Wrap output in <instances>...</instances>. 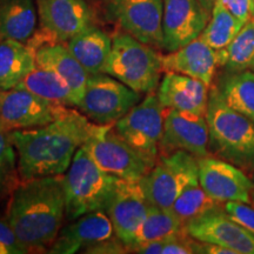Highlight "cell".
Returning <instances> with one entry per match:
<instances>
[{
    "label": "cell",
    "instance_id": "obj_35",
    "mask_svg": "<svg viewBox=\"0 0 254 254\" xmlns=\"http://www.w3.org/2000/svg\"><path fill=\"white\" fill-rule=\"evenodd\" d=\"M222 2L243 24L252 17L253 0H222Z\"/></svg>",
    "mask_w": 254,
    "mask_h": 254
},
{
    "label": "cell",
    "instance_id": "obj_3",
    "mask_svg": "<svg viewBox=\"0 0 254 254\" xmlns=\"http://www.w3.org/2000/svg\"><path fill=\"white\" fill-rule=\"evenodd\" d=\"M205 118L211 151L238 167L254 170V123L231 109L218 86L209 87Z\"/></svg>",
    "mask_w": 254,
    "mask_h": 254
},
{
    "label": "cell",
    "instance_id": "obj_38",
    "mask_svg": "<svg viewBox=\"0 0 254 254\" xmlns=\"http://www.w3.org/2000/svg\"><path fill=\"white\" fill-rule=\"evenodd\" d=\"M252 17L254 18V0H253V9H252Z\"/></svg>",
    "mask_w": 254,
    "mask_h": 254
},
{
    "label": "cell",
    "instance_id": "obj_34",
    "mask_svg": "<svg viewBox=\"0 0 254 254\" xmlns=\"http://www.w3.org/2000/svg\"><path fill=\"white\" fill-rule=\"evenodd\" d=\"M82 252L91 254H123L129 252V249L116 236L111 238V239L101 241V243L87 247Z\"/></svg>",
    "mask_w": 254,
    "mask_h": 254
},
{
    "label": "cell",
    "instance_id": "obj_16",
    "mask_svg": "<svg viewBox=\"0 0 254 254\" xmlns=\"http://www.w3.org/2000/svg\"><path fill=\"white\" fill-rule=\"evenodd\" d=\"M37 6L41 28L57 43L93 25V11L85 0H37Z\"/></svg>",
    "mask_w": 254,
    "mask_h": 254
},
{
    "label": "cell",
    "instance_id": "obj_18",
    "mask_svg": "<svg viewBox=\"0 0 254 254\" xmlns=\"http://www.w3.org/2000/svg\"><path fill=\"white\" fill-rule=\"evenodd\" d=\"M116 237L112 221L105 211L86 213L62 228L47 253L73 254Z\"/></svg>",
    "mask_w": 254,
    "mask_h": 254
},
{
    "label": "cell",
    "instance_id": "obj_8",
    "mask_svg": "<svg viewBox=\"0 0 254 254\" xmlns=\"http://www.w3.org/2000/svg\"><path fill=\"white\" fill-rule=\"evenodd\" d=\"M141 94L106 73L92 74L79 110L92 123L113 125L140 101Z\"/></svg>",
    "mask_w": 254,
    "mask_h": 254
},
{
    "label": "cell",
    "instance_id": "obj_9",
    "mask_svg": "<svg viewBox=\"0 0 254 254\" xmlns=\"http://www.w3.org/2000/svg\"><path fill=\"white\" fill-rule=\"evenodd\" d=\"M159 101L157 93L152 92L139 101L126 116L113 124L114 129L136 151L157 163L159 142L163 135L166 112Z\"/></svg>",
    "mask_w": 254,
    "mask_h": 254
},
{
    "label": "cell",
    "instance_id": "obj_7",
    "mask_svg": "<svg viewBox=\"0 0 254 254\" xmlns=\"http://www.w3.org/2000/svg\"><path fill=\"white\" fill-rule=\"evenodd\" d=\"M198 158L185 151L159 155L157 163L140 180L148 204L171 208L182 190L199 179Z\"/></svg>",
    "mask_w": 254,
    "mask_h": 254
},
{
    "label": "cell",
    "instance_id": "obj_5",
    "mask_svg": "<svg viewBox=\"0 0 254 254\" xmlns=\"http://www.w3.org/2000/svg\"><path fill=\"white\" fill-rule=\"evenodd\" d=\"M163 71L161 55L127 32L112 37V49L104 73L118 79L133 91L148 94L158 90Z\"/></svg>",
    "mask_w": 254,
    "mask_h": 254
},
{
    "label": "cell",
    "instance_id": "obj_10",
    "mask_svg": "<svg viewBox=\"0 0 254 254\" xmlns=\"http://www.w3.org/2000/svg\"><path fill=\"white\" fill-rule=\"evenodd\" d=\"M110 13L127 33L164 50L163 0H111Z\"/></svg>",
    "mask_w": 254,
    "mask_h": 254
},
{
    "label": "cell",
    "instance_id": "obj_27",
    "mask_svg": "<svg viewBox=\"0 0 254 254\" xmlns=\"http://www.w3.org/2000/svg\"><path fill=\"white\" fill-rule=\"evenodd\" d=\"M218 88L231 109L254 123V71L227 73Z\"/></svg>",
    "mask_w": 254,
    "mask_h": 254
},
{
    "label": "cell",
    "instance_id": "obj_33",
    "mask_svg": "<svg viewBox=\"0 0 254 254\" xmlns=\"http://www.w3.org/2000/svg\"><path fill=\"white\" fill-rule=\"evenodd\" d=\"M28 251L21 245L8 224L7 219L0 217V254H26Z\"/></svg>",
    "mask_w": 254,
    "mask_h": 254
},
{
    "label": "cell",
    "instance_id": "obj_11",
    "mask_svg": "<svg viewBox=\"0 0 254 254\" xmlns=\"http://www.w3.org/2000/svg\"><path fill=\"white\" fill-rule=\"evenodd\" d=\"M66 106L23 88L0 91V122L8 129L36 128L56 120Z\"/></svg>",
    "mask_w": 254,
    "mask_h": 254
},
{
    "label": "cell",
    "instance_id": "obj_6",
    "mask_svg": "<svg viewBox=\"0 0 254 254\" xmlns=\"http://www.w3.org/2000/svg\"><path fill=\"white\" fill-rule=\"evenodd\" d=\"M105 172L128 182H140L155 163L123 139L113 125L94 124L82 145Z\"/></svg>",
    "mask_w": 254,
    "mask_h": 254
},
{
    "label": "cell",
    "instance_id": "obj_17",
    "mask_svg": "<svg viewBox=\"0 0 254 254\" xmlns=\"http://www.w3.org/2000/svg\"><path fill=\"white\" fill-rule=\"evenodd\" d=\"M186 231L198 241L226 247L236 254H254V236L234 221L224 208L190 221Z\"/></svg>",
    "mask_w": 254,
    "mask_h": 254
},
{
    "label": "cell",
    "instance_id": "obj_20",
    "mask_svg": "<svg viewBox=\"0 0 254 254\" xmlns=\"http://www.w3.org/2000/svg\"><path fill=\"white\" fill-rule=\"evenodd\" d=\"M209 87L205 82L176 72H166L157 95L166 110L206 116Z\"/></svg>",
    "mask_w": 254,
    "mask_h": 254
},
{
    "label": "cell",
    "instance_id": "obj_13",
    "mask_svg": "<svg viewBox=\"0 0 254 254\" xmlns=\"http://www.w3.org/2000/svg\"><path fill=\"white\" fill-rule=\"evenodd\" d=\"M209 133L205 116L167 110L159 155L185 151L196 158L209 155Z\"/></svg>",
    "mask_w": 254,
    "mask_h": 254
},
{
    "label": "cell",
    "instance_id": "obj_23",
    "mask_svg": "<svg viewBox=\"0 0 254 254\" xmlns=\"http://www.w3.org/2000/svg\"><path fill=\"white\" fill-rule=\"evenodd\" d=\"M34 0H0V39L26 44L37 30Z\"/></svg>",
    "mask_w": 254,
    "mask_h": 254
},
{
    "label": "cell",
    "instance_id": "obj_24",
    "mask_svg": "<svg viewBox=\"0 0 254 254\" xmlns=\"http://www.w3.org/2000/svg\"><path fill=\"white\" fill-rule=\"evenodd\" d=\"M36 66V53L26 44L0 39V91L17 87Z\"/></svg>",
    "mask_w": 254,
    "mask_h": 254
},
{
    "label": "cell",
    "instance_id": "obj_25",
    "mask_svg": "<svg viewBox=\"0 0 254 254\" xmlns=\"http://www.w3.org/2000/svg\"><path fill=\"white\" fill-rule=\"evenodd\" d=\"M17 88L30 91L51 103L78 107L77 98L67 82L57 73L39 67V66H36L32 69L26 77L19 82Z\"/></svg>",
    "mask_w": 254,
    "mask_h": 254
},
{
    "label": "cell",
    "instance_id": "obj_14",
    "mask_svg": "<svg viewBox=\"0 0 254 254\" xmlns=\"http://www.w3.org/2000/svg\"><path fill=\"white\" fill-rule=\"evenodd\" d=\"M147 199L139 182L120 179L106 213L112 221L116 236L131 249L135 237L144 224L148 211Z\"/></svg>",
    "mask_w": 254,
    "mask_h": 254
},
{
    "label": "cell",
    "instance_id": "obj_37",
    "mask_svg": "<svg viewBox=\"0 0 254 254\" xmlns=\"http://www.w3.org/2000/svg\"><path fill=\"white\" fill-rule=\"evenodd\" d=\"M251 204L254 206V189L252 190V193H251Z\"/></svg>",
    "mask_w": 254,
    "mask_h": 254
},
{
    "label": "cell",
    "instance_id": "obj_19",
    "mask_svg": "<svg viewBox=\"0 0 254 254\" xmlns=\"http://www.w3.org/2000/svg\"><path fill=\"white\" fill-rule=\"evenodd\" d=\"M164 72H176L189 75L212 86L214 74L220 67L218 51L208 46L198 37L185 46L161 56Z\"/></svg>",
    "mask_w": 254,
    "mask_h": 254
},
{
    "label": "cell",
    "instance_id": "obj_36",
    "mask_svg": "<svg viewBox=\"0 0 254 254\" xmlns=\"http://www.w3.org/2000/svg\"><path fill=\"white\" fill-rule=\"evenodd\" d=\"M215 1H217V0H199L200 5L202 6L204 11L209 15V17H211L212 9H213V7H214Z\"/></svg>",
    "mask_w": 254,
    "mask_h": 254
},
{
    "label": "cell",
    "instance_id": "obj_29",
    "mask_svg": "<svg viewBox=\"0 0 254 254\" xmlns=\"http://www.w3.org/2000/svg\"><path fill=\"white\" fill-rule=\"evenodd\" d=\"M243 25L231 13L222 0H217L208 23L199 37L213 50L221 51L230 45Z\"/></svg>",
    "mask_w": 254,
    "mask_h": 254
},
{
    "label": "cell",
    "instance_id": "obj_28",
    "mask_svg": "<svg viewBox=\"0 0 254 254\" xmlns=\"http://www.w3.org/2000/svg\"><path fill=\"white\" fill-rule=\"evenodd\" d=\"M186 231V225L171 211V208H163L158 206H148L147 215L144 224L136 234L131 252L136 246L151 241L166 239Z\"/></svg>",
    "mask_w": 254,
    "mask_h": 254
},
{
    "label": "cell",
    "instance_id": "obj_26",
    "mask_svg": "<svg viewBox=\"0 0 254 254\" xmlns=\"http://www.w3.org/2000/svg\"><path fill=\"white\" fill-rule=\"evenodd\" d=\"M226 73L254 71V18L251 17L226 49L218 51Z\"/></svg>",
    "mask_w": 254,
    "mask_h": 254
},
{
    "label": "cell",
    "instance_id": "obj_30",
    "mask_svg": "<svg viewBox=\"0 0 254 254\" xmlns=\"http://www.w3.org/2000/svg\"><path fill=\"white\" fill-rule=\"evenodd\" d=\"M221 205L205 192L198 179L190 183L182 190L176 201L173 202L171 211L186 225L202 215L222 209L224 206Z\"/></svg>",
    "mask_w": 254,
    "mask_h": 254
},
{
    "label": "cell",
    "instance_id": "obj_1",
    "mask_svg": "<svg viewBox=\"0 0 254 254\" xmlns=\"http://www.w3.org/2000/svg\"><path fill=\"white\" fill-rule=\"evenodd\" d=\"M93 123L77 110L67 109L53 122L36 128L12 129L21 182L63 176L90 135Z\"/></svg>",
    "mask_w": 254,
    "mask_h": 254
},
{
    "label": "cell",
    "instance_id": "obj_2",
    "mask_svg": "<svg viewBox=\"0 0 254 254\" xmlns=\"http://www.w3.org/2000/svg\"><path fill=\"white\" fill-rule=\"evenodd\" d=\"M63 176L20 182L11 193L6 219L28 253L47 252L65 217Z\"/></svg>",
    "mask_w": 254,
    "mask_h": 254
},
{
    "label": "cell",
    "instance_id": "obj_39",
    "mask_svg": "<svg viewBox=\"0 0 254 254\" xmlns=\"http://www.w3.org/2000/svg\"><path fill=\"white\" fill-rule=\"evenodd\" d=\"M252 180H253V184H254V172H253V179Z\"/></svg>",
    "mask_w": 254,
    "mask_h": 254
},
{
    "label": "cell",
    "instance_id": "obj_21",
    "mask_svg": "<svg viewBox=\"0 0 254 254\" xmlns=\"http://www.w3.org/2000/svg\"><path fill=\"white\" fill-rule=\"evenodd\" d=\"M36 64L39 67L57 73L72 88L77 98L78 106L86 91L90 74L80 63L69 52L67 45L62 43H49L36 51Z\"/></svg>",
    "mask_w": 254,
    "mask_h": 254
},
{
    "label": "cell",
    "instance_id": "obj_15",
    "mask_svg": "<svg viewBox=\"0 0 254 254\" xmlns=\"http://www.w3.org/2000/svg\"><path fill=\"white\" fill-rule=\"evenodd\" d=\"M164 50L173 52L198 38L209 20L199 0H163Z\"/></svg>",
    "mask_w": 254,
    "mask_h": 254
},
{
    "label": "cell",
    "instance_id": "obj_32",
    "mask_svg": "<svg viewBox=\"0 0 254 254\" xmlns=\"http://www.w3.org/2000/svg\"><path fill=\"white\" fill-rule=\"evenodd\" d=\"M224 209L234 221L254 236V206L251 207L246 202L228 201L225 204Z\"/></svg>",
    "mask_w": 254,
    "mask_h": 254
},
{
    "label": "cell",
    "instance_id": "obj_4",
    "mask_svg": "<svg viewBox=\"0 0 254 254\" xmlns=\"http://www.w3.org/2000/svg\"><path fill=\"white\" fill-rule=\"evenodd\" d=\"M120 179L105 172L85 150L78 148L63 176L65 213L68 220L94 211H106Z\"/></svg>",
    "mask_w": 254,
    "mask_h": 254
},
{
    "label": "cell",
    "instance_id": "obj_22",
    "mask_svg": "<svg viewBox=\"0 0 254 254\" xmlns=\"http://www.w3.org/2000/svg\"><path fill=\"white\" fill-rule=\"evenodd\" d=\"M69 52L80 63L88 74L104 73L109 60L112 38L101 28L91 25L67 41Z\"/></svg>",
    "mask_w": 254,
    "mask_h": 254
},
{
    "label": "cell",
    "instance_id": "obj_12",
    "mask_svg": "<svg viewBox=\"0 0 254 254\" xmlns=\"http://www.w3.org/2000/svg\"><path fill=\"white\" fill-rule=\"evenodd\" d=\"M199 183L207 194L220 204L240 201L251 204L254 189L251 180L240 167L220 158H198Z\"/></svg>",
    "mask_w": 254,
    "mask_h": 254
},
{
    "label": "cell",
    "instance_id": "obj_31",
    "mask_svg": "<svg viewBox=\"0 0 254 254\" xmlns=\"http://www.w3.org/2000/svg\"><path fill=\"white\" fill-rule=\"evenodd\" d=\"M20 182L17 151L11 139V129L0 122V198L11 194Z\"/></svg>",
    "mask_w": 254,
    "mask_h": 254
}]
</instances>
